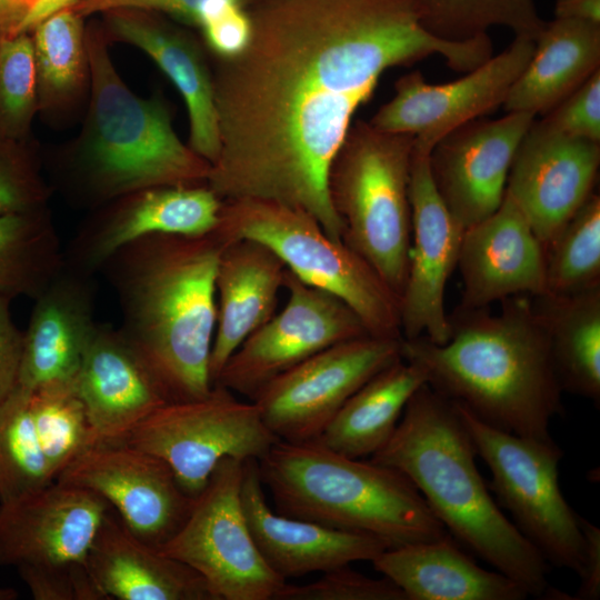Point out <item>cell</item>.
I'll list each match as a JSON object with an SVG mask.
<instances>
[{"label": "cell", "mask_w": 600, "mask_h": 600, "mask_svg": "<svg viewBox=\"0 0 600 600\" xmlns=\"http://www.w3.org/2000/svg\"><path fill=\"white\" fill-rule=\"evenodd\" d=\"M423 0H247L250 37L210 56L220 150L207 184L221 200L300 208L341 240L328 172L382 73L440 56L469 72L479 38L450 41L423 23Z\"/></svg>", "instance_id": "6da1fadb"}, {"label": "cell", "mask_w": 600, "mask_h": 600, "mask_svg": "<svg viewBox=\"0 0 600 600\" xmlns=\"http://www.w3.org/2000/svg\"><path fill=\"white\" fill-rule=\"evenodd\" d=\"M216 234L156 233L101 267L121 314L118 330L149 366L170 402L206 397L217 321Z\"/></svg>", "instance_id": "7a4b0ae2"}, {"label": "cell", "mask_w": 600, "mask_h": 600, "mask_svg": "<svg viewBox=\"0 0 600 600\" xmlns=\"http://www.w3.org/2000/svg\"><path fill=\"white\" fill-rule=\"evenodd\" d=\"M500 303L498 313L457 307L444 343L423 336L403 339L401 356L423 370L432 389L483 422L519 436L550 438L563 391L547 333L532 297L513 296Z\"/></svg>", "instance_id": "3957f363"}, {"label": "cell", "mask_w": 600, "mask_h": 600, "mask_svg": "<svg viewBox=\"0 0 600 600\" xmlns=\"http://www.w3.org/2000/svg\"><path fill=\"white\" fill-rule=\"evenodd\" d=\"M476 456L453 402L424 383L371 460L403 473L447 531L518 582L528 596L542 597L548 588V562L499 509Z\"/></svg>", "instance_id": "277c9868"}, {"label": "cell", "mask_w": 600, "mask_h": 600, "mask_svg": "<svg viewBox=\"0 0 600 600\" xmlns=\"http://www.w3.org/2000/svg\"><path fill=\"white\" fill-rule=\"evenodd\" d=\"M87 49L84 122L53 163L63 196L91 210L144 188L207 183L211 164L181 141L164 101L140 97L127 86L103 36L87 31Z\"/></svg>", "instance_id": "5b68a950"}, {"label": "cell", "mask_w": 600, "mask_h": 600, "mask_svg": "<svg viewBox=\"0 0 600 600\" xmlns=\"http://www.w3.org/2000/svg\"><path fill=\"white\" fill-rule=\"evenodd\" d=\"M257 462L278 513L370 534L389 548L447 534L416 486L391 467L317 440H279Z\"/></svg>", "instance_id": "8992f818"}, {"label": "cell", "mask_w": 600, "mask_h": 600, "mask_svg": "<svg viewBox=\"0 0 600 600\" xmlns=\"http://www.w3.org/2000/svg\"><path fill=\"white\" fill-rule=\"evenodd\" d=\"M413 137L390 133L369 121L351 123L328 172V192L341 239L398 296L410 257L409 183Z\"/></svg>", "instance_id": "52a82bcc"}, {"label": "cell", "mask_w": 600, "mask_h": 600, "mask_svg": "<svg viewBox=\"0 0 600 600\" xmlns=\"http://www.w3.org/2000/svg\"><path fill=\"white\" fill-rule=\"evenodd\" d=\"M213 233L223 242L252 239L266 244L299 280L348 304L370 334L402 338L398 296L307 211L271 200H226Z\"/></svg>", "instance_id": "ba28073f"}, {"label": "cell", "mask_w": 600, "mask_h": 600, "mask_svg": "<svg viewBox=\"0 0 600 600\" xmlns=\"http://www.w3.org/2000/svg\"><path fill=\"white\" fill-rule=\"evenodd\" d=\"M477 451L492 474L491 488L516 527L547 562L582 568L584 536L581 517L559 486L562 450L552 438L514 434L492 427L453 402Z\"/></svg>", "instance_id": "9c48e42d"}, {"label": "cell", "mask_w": 600, "mask_h": 600, "mask_svg": "<svg viewBox=\"0 0 600 600\" xmlns=\"http://www.w3.org/2000/svg\"><path fill=\"white\" fill-rule=\"evenodd\" d=\"M277 441L253 401L214 384L203 398L163 404L124 442L162 459L182 490L197 498L222 459L258 461Z\"/></svg>", "instance_id": "30bf717a"}, {"label": "cell", "mask_w": 600, "mask_h": 600, "mask_svg": "<svg viewBox=\"0 0 600 600\" xmlns=\"http://www.w3.org/2000/svg\"><path fill=\"white\" fill-rule=\"evenodd\" d=\"M241 460L212 471L181 528L159 550L196 570L216 600H276L286 580L264 561L242 507Z\"/></svg>", "instance_id": "8fae6325"}, {"label": "cell", "mask_w": 600, "mask_h": 600, "mask_svg": "<svg viewBox=\"0 0 600 600\" xmlns=\"http://www.w3.org/2000/svg\"><path fill=\"white\" fill-rule=\"evenodd\" d=\"M402 340L364 334L330 346L274 378L252 401L279 440H316L359 388L402 357Z\"/></svg>", "instance_id": "7c38bea8"}, {"label": "cell", "mask_w": 600, "mask_h": 600, "mask_svg": "<svg viewBox=\"0 0 600 600\" xmlns=\"http://www.w3.org/2000/svg\"><path fill=\"white\" fill-rule=\"evenodd\" d=\"M283 309L230 356L214 384L252 401L274 378L336 343L370 334L336 296L299 280L288 269Z\"/></svg>", "instance_id": "4fadbf2b"}, {"label": "cell", "mask_w": 600, "mask_h": 600, "mask_svg": "<svg viewBox=\"0 0 600 600\" xmlns=\"http://www.w3.org/2000/svg\"><path fill=\"white\" fill-rule=\"evenodd\" d=\"M533 50V40L514 37L498 56L442 84L429 83L420 71H411L396 81L394 96L369 122L384 132L412 136L413 149L430 154L444 136L503 104Z\"/></svg>", "instance_id": "5bb4252c"}, {"label": "cell", "mask_w": 600, "mask_h": 600, "mask_svg": "<svg viewBox=\"0 0 600 600\" xmlns=\"http://www.w3.org/2000/svg\"><path fill=\"white\" fill-rule=\"evenodd\" d=\"M56 481L97 493L131 533L158 549L181 528L196 499L162 459L127 442L94 444Z\"/></svg>", "instance_id": "9a60e30c"}, {"label": "cell", "mask_w": 600, "mask_h": 600, "mask_svg": "<svg viewBox=\"0 0 600 600\" xmlns=\"http://www.w3.org/2000/svg\"><path fill=\"white\" fill-rule=\"evenodd\" d=\"M222 202L207 183L157 186L127 193L91 209L63 247V263L97 276L116 251L143 237L212 233Z\"/></svg>", "instance_id": "2e32d148"}, {"label": "cell", "mask_w": 600, "mask_h": 600, "mask_svg": "<svg viewBox=\"0 0 600 600\" xmlns=\"http://www.w3.org/2000/svg\"><path fill=\"white\" fill-rule=\"evenodd\" d=\"M409 200L411 246L406 284L400 297L404 340L426 337L444 343L450 337L444 294L458 266L464 228L444 206L433 184L429 153L412 150Z\"/></svg>", "instance_id": "e0dca14e"}, {"label": "cell", "mask_w": 600, "mask_h": 600, "mask_svg": "<svg viewBox=\"0 0 600 600\" xmlns=\"http://www.w3.org/2000/svg\"><path fill=\"white\" fill-rule=\"evenodd\" d=\"M534 120L528 112H507L496 120L479 118L454 129L432 148L429 166L433 184L464 229L501 204L514 153Z\"/></svg>", "instance_id": "ac0fdd59"}, {"label": "cell", "mask_w": 600, "mask_h": 600, "mask_svg": "<svg viewBox=\"0 0 600 600\" xmlns=\"http://www.w3.org/2000/svg\"><path fill=\"white\" fill-rule=\"evenodd\" d=\"M600 143L560 133L541 120L514 153L506 191L546 247L594 192Z\"/></svg>", "instance_id": "d6986e66"}, {"label": "cell", "mask_w": 600, "mask_h": 600, "mask_svg": "<svg viewBox=\"0 0 600 600\" xmlns=\"http://www.w3.org/2000/svg\"><path fill=\"white\" fill-rule=\"evenodd\" d=\"M110 508L97 493L56 480L36 492L0 503V566L87 563Z\"/></svg>", "instance_id": "ffe728a7"}, {"label": "cell", "mask_w": 600, "mask_h": 600, "mask_svg": "<svg viewBox=\"0 0 600 600\" xmlns=\"http://www.w3.org/2000/svg\"><path fill=\"white\" fill-rule=\"evenodd\" d=\"M457 267L463 284L458 306L462 309L544 293V246L507 191L493 213L464 229Z\"/></svg>", "instance_id": "44dd1931"}, {"label": "cell", "mask_w": 600, "mask_h": 600, "mask_svg": "<svg viewBox=\"0 0 600 600\" xmlns=\"http://www.w3.org/2000/svg\"><path fill=\"white\" fill-rule=\"evenodd\" d=\"M243 511L253 540L268 566L282 579L326 572L372 561L389 548L381 539L340 530L273 511L264 496L257 460L243 462Z\"/></svg>", "instance_id": "7402d4cb"}, {"label": "cell", "mask_w": 600, "mask_h": 600, "mask_svg": "<svg viewBox=\"0 0 600 600\" xmlns=\"http://www.w3.org/2000/svg\"><path fill=\"white\" fill-rule=\"evenodd\" d=\"M104 14L113 39L144 52L177 88L188 111V146L212 164L220 140L211 60L203 41L159 13L114 10Z\"/></svg>", "instance_id": "603a6c76"}, {"label": "cell", "mask_w": 600, "mask_h": 600, "mask_svg": "<svg viewBox=\"0 0 600 600\" xmlns=\"http://www.w3.org/2000/svg\"><path fill=\"white\" fill-rule=\"evenodd\" d=\"M74 384L98 443L124 442L142 420L170 402L118 328L102 323L84 352Z\"/></svg>", "instance_id": "cb8c5ba5"}, {"label": "cell", "mask_w": 600, "mask_h": 600, "mask_svg": "<svg viewBox=\"0 0 600 600\" xmlns=\"http://www.w3.org/2000/svg\"><path fill=\"white\" fill-rule=\"evenodd\" d=\"M96 276L64 266L33 300L17 386L74 379L96 332Z\"/></svg>", "instance_id": "d4e9b609"}, {"label": "cell", "mask_w": 600, "mask_h": 600, "mask_svg": "<svg viewBox=\"0 0 600 600\" xmlns=\"http://www.w3.org/2000/svg\"><path fill=\"white\" fill-rule=\"evenodd\" d=\"M87 562L107 600H216L196 570L137 538L111 508Z\"/></svg>", "instance_id": "484cf974"}, {"label": "cell", "mask_w": 600, "mask_h": 600, "mask_svg": "<svg viewBox=\"0 0 600 600\" xmlns=\"http://www.w3.org/2000/svg\"><path fill=\"white\" fill-rule=\"evenodd\" d=\"M287 268L266 244L226 242L216 272L217 321L210 356L212 384L240 344L274 313Z\"/></svg>", "instance_id": "4316f807"}, {"label": "cell", "mask_w": 600, "mask_h": 600, "mask_svg": "<svg viewBox=\"0 0 600 600\" xmlns=\"http://www.w3.org/2000/svg\"><path fill=\"white\" fill-rule=\"evenodd\" d=\"M407 600H522L527 591L499 571L479 567L446 534L387 548L371 561Z\"/></svg>", "instance_id": "83f0119b"}, {"label": "cell", "mask_w": 600, "mask_h": 600, "mask_svg": "<svg viewBox=\"0 0 600 600\" xmlns=\"http://www.w3.org/2000/svg\"><path fill=\"white\" fill-rule=\"evenodd\" d=\"M599 69L600 23L554 18L534 40L533 54L502 107L544 116Z\"/></svg>", "instance_id": "f1b7e54d"}, {"label": "cell", "mask_w": 600, "mask_h": 600, "mask_svg": "<svg viewBox=\"0 0 600 600\" xmlns=\"http://www.w3.org/2000/svg\"><path fill=\"white\" fill-rule=\"evenodd\" d=\"M423 370L402 357L380 370L340 408L317 441L351 458L373 456L393 434Z\"/></svg>", "instance_id": "f546056e"}, {"label": "cell", "mask_w": 600, "mask_h": 600, "mask_svg": "<svg viewBox=\"0 0 600 600\" xmlns=\"http://www.w3.org/2000/svg\"><path fill=\"white\" fill-rule=\"evenodd\" d=\"M562 391L600 401V287L532 297Z\"/></svg>", "instance_id": "4dcf8cb0"}, {"label": "cell", "mask_w": 600, "mask_h": 600, "mask_svg": "<svg viewBox=\"0 0 600 600\" xmlns=\"http://www.w3.org/2000/svg\"><path fill=\"white\" fill-rule=\"evenodd\" d=\"M49 207L0 216V294L34 300L63 267Z\"/></svg>", "instance_id": "1f68e13d"}, {"label": "cell", "mask_w": 600, "mask_h": 600, "mask_svg": "<svg viewBox=\"0 0 600 600\" xmlns=\"http://www.w3.org/2000/svg\"><path fill=\"white\" fill-rule=\"evenodd\" d=\"M39 111H57L73 104L89 89L87 31L72 7L41 21L31 32Z\"/></svg>", "instance_id": "d6a6232c"}, {"label": "cell", "mask_w": 600, "mask_h": 600, "mask_svg": "<svg viewBox=\"0 0 600 600\" xmlns=\"http://www.w3.org/2000/svg\"><path fill=\"white\" fill-rule=\"evenodd\" d=\"M29 408L54 480L74 459L98 443L74 379L48 382L31 390Z\"/></svg>", "instance_id": "836d02e7"}, {"label": "cell", "mask_w": 600, "mask_h": 600, "mask_svg": "<svg viewBox=\"0 0 600 600\" xmlns=\"http://www.w3.org/2000/svg\"><path fill=\"white\" fill-rule=\"evenodd\" d=\"M30 391L16 384L0 402V503L54 481L29 408Z\"/></svg>", "instance_id": "e575fe53"}, {"label": "cell", "mask_w": 600, "mask_h": 600, "mask_svg": "<svg viewBox=\"0 0 600 600\" xmlns=\"http://www.w3.org/2000/svg\"><path fill=\"white\" fill-rule=\"evenodd\" d=\"M546 249L543 294L567 296L600 287V197L593 192Z\"/></svg>", "instance_id": "d590c367"}, {"label": "cell", "mask_w": 600, "mask_h": 600, "mask_svg": "<svg viewBox=\"0 0 600 600\" xmlns=\"http://www.w3.org/2000/svg\"><path fill=\"white\" fill-rule=\"evenodd\" d=\"M424 27L434 36L464 41L488 33L492 27L508 28L514 37L536 40L546 21L534 0H423Z\"/></svg>", "instance_id": "8d00e7d4"}, {"label": "cell", "mask_w": 600, "mask_h": 600, "mask_svg": "<svg viewBox=\"0 0 600 600\" xmlns=\"http://www.w3.org/2000/svg\"><path fill=\"white\" fill-rule=\"evenodd\" d=\"M39 111L30 33L0 39V137L26 141Z\"/></svg>", "instance_id": "74e56055"}, {"label": "cell", "mask_w": 600, "mask_h": 600, "mask_svg": "<svg viewBox=\"0 0 600 600\" xmlns=\"http://www.w3.org/2000/svg\"><path fill=\"white\" fill-rule=\"evenodd\" d=\"M52 188L24 141L0 137V216L49 207Z\"/></svg>", "instance_id": "f35d334b"}, {"label": "cell", "mask_w": 600, "mask_h": 600, "mask_svg": "<svg viewBox=\"0 0 600 600\" xmlns=\"http://www.w3.org/2000/svg\"><path fill=\"white\" fill-rule=\"evenodd\" d=\"M276 600H407L403 592L387 577L371 578L342 566L326 572L310 583L287 582Z\"/></svg>", "instance_id": "ab89813d"}, {"label": "cell", "mask_w": 600, "mask_h": 600, "mask_svg": "<svg viewBox=\"0 0 600 600\" xmlns=\"http://www.w3.org/2000/svg\"><path fill=\"white\" fill-rule=\"evenodd\" d=\"M21 579L36 600H107L87 563L57 567L22 566Z\"/></svg>", "instance_id": "60d3db41"}, {"label": "cell", "mask_w": 600, "mask_h": 600, "mask_svg": "<svg viewBox=\"0 0 600 600\" xmlns=\"http://www.w3.org/2000/svg\"><path fill=\"white\" fill-rule=\"evenodd\" d=\"M247 0H78L73 10L81 17L114 10H140L166 14L200 29L210 18L230 4Z\"/></svg>", "instance_id": "b9f144b4"}, {"label": "cell", "mask_w": 600, "mask_h": 600, "mask_svg": "<svg viewBox=\"0 0 600 600\" xmlns=\"http://www.w3.org/2000/svg\"><path fill=\"white\" fill-rule=\"evenodd\" d=\"M541 121L566 136L600 143V69Z\"/></svg>", "instance_id": "7bdbcfd3"}, {"label": "cell", "mask_w": 600, "mask_h": 600, "mask_svg": "<svg viewBox=\"0 0 600 600\" xmlns=\"http://www.w3.org/2000/svg\"><path fill=\"white\" fill-rule=\"evenodd\" d=\"M210 56L227 58L240 52L250 37V21L243 4H230L200 29Z\"/></svg>", "instance_id": "ee69618b"}, {"label": "cell", "mask_w": 600, "mask_h": 600, "mask_svg": "<svg viewBox=\"0 0 600 600\" xmlns=\"http://www.w3.org/2000/svg\"><path fill=\"white\" fill-rule=\"evenodd\" d=\"M78 0H0V39L30 33L49 16Z\"/></svg>", "instance_id": "f6af8a7d"}, {"label": "cell", "mask_w": 600, "mask_h": 600, "mask_svg": "<svg viewBox=\"0 0 600 600\" xmlns=\"http://www.w3.org/2000/svg\"><path fill=\"white\" fill-rule=\"evenodd\" d=\"M10 302L0 294V402L17 384L23 347V332L12 319Z\"/></svg>", "instance_id": "bcb514c9"}, {"label": "cell", "mask_w": 600, "mask_h": 600, "mask_svg": "<svg viewBox=\"0 0 600 600\" xmlns=\"http://www.w3.org/2000/svg\"><path fill=\"white\" fill-rule=\"evenodd\" d=\"M580 521L584 536V553L579 573L580 587L572 599L596 600L600 598V530L582 517Z\"/></svg>", "instance_id": "7dc6e473"}, {"label": "cell", "mask_w": 600, "mask_h": 600, "mask_svg": "<svg viewBox=\"0 0 600 600\" xmlns=\"http://www.w3.org/2000/svg\"><path fill=\"white\" fill-rule=\"evenodd\" d=\"M554 16L600 23V0H556Z\"/></svg>", "instance_id": "c3c4849f"}, {"label": "cell", "mask_w": 600, "mask_h": 600, "mask_svg": "<svg viewBox=\"0 0 600 600\" xmlns=\"http://www.w3.org/2000/svg\"><path fill=\"white\" fill-rule=\"evenodd\" d=\"M18 596L17 591L10 588H0V600H13Z\"/></svg>", "instance_id": "681fc988"}]
</instances>
